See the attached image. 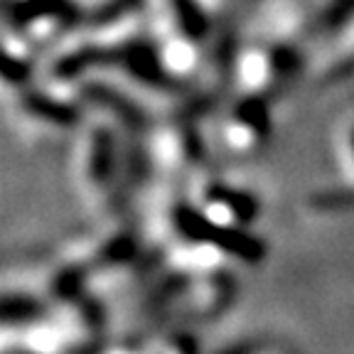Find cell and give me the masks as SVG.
<instances>
[{
  "label": "cell",
  "mask_w": 354,
  "mask_h": 354,
  "mask_svg": "<svg viewBox=\"0 0 354 354\" xmlns=\"http://www.w3.org/2000/svg\"><path fill=\"white\" fill-rule=\"evenodd\" d=\"M167 62H170V66H175V69H185V66L192 64V50H189L187 44L175 42L170 50H167Z\"/></svg>",
  "instance_id": "cell-2"
},
{
  "label": "cell",
  "mask_w": 354,
  "mask_h": 354,
  "mask_svg": "<svg viewBox=\"0 0 354 354\" xmlns=\"http://www.w3.org/2000/svg\"><path fill=\"white\" fill-rule=\"evenodd\" d=\"M241 77L246 84H261L266 77V62L261 59V57H246V59L241 62Z\"/></svg>",
  "instance_id": "cell-1"
}]
</instances>
